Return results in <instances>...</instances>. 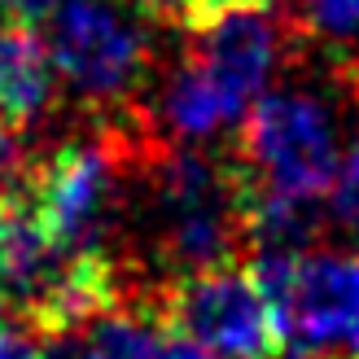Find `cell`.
I'll use <instances>...</instances> for the list:
<instances>
[{"label":"cell","mask_w":359,"mask_h":359,"mask_svg":"<svg viewBox=\"0 0 359 359\" xmlns=\"http://www.w3.org/2000/svg\"><path fill=\"white\" fill-rule=\"evenodd\" d=\"M167 337L219 359H280V329L250 263L175 276L149 290Z\"/></svg>","instance_id":"obj_4"},{"label":"cell","mask_w":359,"mask_h":359,"mask_svg":"<svg viewBox=\"0 0 359 359\" xmlns=\"http://www.w3.org/2000/svg\"><path fill=\"white\" fill-rule=\"evenodd\" d=\"M57 79L93 118L136 110L158 70L154 27L118 0H57L48 13Z\"/></svg>","instance_id":"obj_2"},{"label":"cell","mask_w":359,"mask_h":359,"mask_svg":"<svg viewBox=\"0 0 359 359\" xmlns=\"http://www.w3.org/2000/svg\"><path fill=\"white\" fill-rule=\"evenodd\" d=\"M0 359H44V342L18 320L0 316Z\"/></svg>","instance_id":"obj_11"},{"label":"cell","mask_w":359,"mask_h":359,"mask_svg":"<svg viewBox=\"0 0 359 359\" xmlns=\"http://www.w3.org/2000/svg\"><path fill=\"white\" fill-rule=\"evenodd\" d=\"M128 13H136L140 22H149L154 31H189L202 18L206 0H118Z\"/></svg>","instance_id":"obj_10"},{"label":"cell","mask_w":359,"mask_h":359,"mask_svg":"<svg viewBox=\"0 0 359 359\" xmlns=\"http://www.w3.org/2000/svg\"><path fill=\"white\" fill-rule=\"evenodd\" d=\"M280 79L245 110L228 154L250 189L325 202L346 154V118H359V66L337 53L325 75Z\"/></svg>","instance_id":"obj_1"},{"label":"cell","mask_w":359,"mask_h":359,"mask_svg":"<svg viewBox=\"0 0 359 359\" xmlns=\"http://www.w3.org/2000/svg\"><path fill=\"white\" fill-rule=\"evenodd\" d=\"M35 158L22 145V132L0 118V202H27Z\"/></svg>","instance_id":"obj_9"},{"label":"cell","mask_w":359,"mask_h":359,"mask_svg":"<svg viewBox=\"0 0 359 359\" xmlns=\"http://www.w3.org/2000/svg\"><path fill=\"white\" fill-rule=\"evenodd\" d=\"M167 342L171 337L149 311V302H123L62 337H48L44 359H158Z\"/></svg>","instance_id":"obj_6"},{"label":"cell","mask_w":359,"mask_h":359,"mask_svg":"<svg viewBox=\"0 0 359 359\" xmlns=\"http://www.w3.org/2000/svg\"><path fill=\"white\" fill-rule=\"evenodd\" d=\"M57 66H53L48 40L31 22L0 27V118L27 132L44 123L57 101Z\"/></svg>","instance_id":"obj_5"},{"label":"cell","mask_w":359,"mask_h":359,"mask_svg":"<svg viewBox=\"0 0 359 359\" xmlns=\"http://www.w3.org/2000/svg\"><path fill=\"white\" fill-rule=\"evenodd\" d=\"M0 22H5V13H0Z\"/></svg>","instance_id":"obj_14"},{"label":"cell","mask_w":359,"mask_h":359,"mask_svg":"<svg viewBox=\"0 0 359 359\" xmlns=\"http://www.w3.org/2000/svg\"><path fill=\"white\" fill-rule=\"evenodd\" d=\"M294 18L316 44L337 53H355L359 44V0H302Z\"/></svg>","instance_id":"obj_7"},{"label":"cell","mask_w":359,"mask_h":359,"mask_svg":"<svg viewBox=\"0 0 359 359\" xmlns=\"http://www.w3.org/2000/svg\"><path fill=\"white\" fill-rule=\"evenodd\" d=\"M276 311L280 359H359V250L250 259Z\"/></svg>","instance_id":"obj_3"},{"label":"cell","mask_w":359,"mask_h":359,"mask_svg":"<svg viewBox=\"0 0 359 359\" xmlns=\"http://www.w3.org/2000/svg\"><path fill=\"white\" fill-rule=\"evenodd\" d=\"M158 359H219V355H206V351H197V346H189V342H167V351L158 355Z\"/></svg>","instance_id":"obj_13"},{"label":"cell","mask_w":359,"mask_h":359,"mask_svg":"<svg viewBox=\"0 0 359 359\" xmlns=\"http://www.w3.org/2000/svg\"><path fill=\"white\" fill-rule=\"evenodd\" d=\"M53 9H57V0H0V13L9 22H40Z\"/></svg>","instance_id":"obj_12"},{"label":"cell","mask_w":359,"mask_h":359,"mask_svg":"<svg viewBox=\"0 0 359 359\" xmlns=\"http://www.w3.org/2000/svg\"><path fill=\"white\" fill-rule=\"evenodd\" d=\"M325 202H329V224H337L359 245V132L351 136L342 163H337V175L325 193Z\"/></svg>","instance_id":"obj_8"}]
</instances>
